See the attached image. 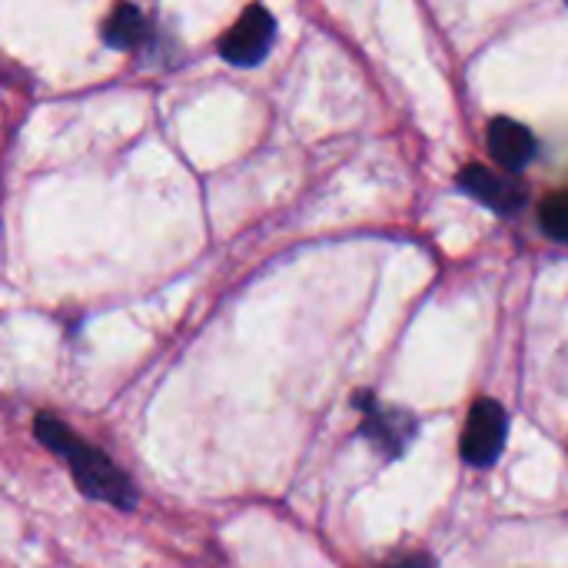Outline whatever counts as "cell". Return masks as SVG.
Here are the masks:
<instances>
[{
  "instance_id": "obj_6",
  "label": "cell",
  "mask_w": 568,
  "mask_h": 568,
  "mask_svg": "<svg viewBox=\"0 0 568 568\" xmlns=\"http://www.w3.org/2000/svg\"><path fill=\"white\" fill-rule=\"evenodd\" d=\"M366 436L389 456H399L406 443L413 439V419L399 409L389 406H373L366 409Z\"/></svg>"
},
{
  "instance_id": "obj_4",
  "label": "cell",
  "mask_w": 568,
  "mask_h": 568,
  "mask_svg": "<svg viewBox=\"0 0 568 568\" xmlns=\"http://www.w3.org/2000/svg\"><path fill=\"white\" fill-rule=\"evenodd\" d=\"M459 186L469 190L479 203L493 206L496 213H516L526 203V190L519 183H513V180H506V176H499L479 163H473L459 173Z\"/></svg>"
},
{
  "instance_id": "obj_2",
  "label": "cell",
  "mask_w": 568,
  "mask_h": 568,
  "mask_svg": "<svg viewBox=\"0 0 568 568\" xmlns=\"http://www.w3.org/2000/svg\"><path fill=\"white\" fill-rule=\"evenodd\" d=\"M273 40H276V20L270 17V10L246 7L240 13V20L220 40V53H223V60H230L236 67H256L270 53Z\"/></svg>"
},
{
  "instance_id": "obj_5",
  "label": "cell",
  "mask_w": 568,
  "mask_h": 568,
  "mask_svg": "<svg viewBox=\"0 0 568 568\" xmlns=\"http://www.w3.org/2000/svg\"><path fill=\"white\" fill-rule=\"evenodd\" d=\"M486 143H489V153L496 156L499 166L506 170H523L532 163L536 156V136L529 126L509 120V116H496L486 130Z\"/></svg>"
},
{
  "instance_id": "obj_1",
  "label": "cell",
  "mask_w": 568,
  "mask_h": 568,
  "mask_svg": "<svg viewBox=\"0 0 568 568\" xmlns=\"http://www.w3.org/2000/svg\"><path fill=\"white\" fill-rule=\"evenodd\" d=\"M33 429H37V439H40L50 453H57V456L67 459L70 473H73V483L80 486V493H83L87 499L110 503V506H116V509H123V513L136 506L133 483L120 473V466H116L106 453L87 446L80 436H73V433H70L60 419H53V416H37V426H33Z\"/></svg>"
},
{
  "instance_id": "obj_3",
  "label": "cell",
  "mask_w": 568,
  "mask_h": 568,
  "mask_svg": "<svg viewBox=\"0 0 568 568\" xmlns=\"http://www.w3.org/2000/svg\"><path fill=\"white\" fill-rule=\"evenodd\" d=\"M506 433H509V423H506L503 406L493 399H479L466 419V433H463V446H459L466 463H473V466L496 463L506 446Z\"/></svg>"
},
{
  "instance_id": "obj_8",
  "label": "cell",
  "mask_w": 568,
  "mask_h": 568,
  "mask_svg": "<svg viewBox=\"0 0 568 568\" xmlns=\"http://www.w3.org/2000/svg\"><path fill=\"white\" fill-rule=\"evenodd\" d=\"M542 230L552 240L568 243V193H556L542 203Z\"/></svg>"
},
{
  "instance_id": "obj_9",
  "label": "cell",
  "mask_w": 568,
  "mask_h": 568,
  "mask_svg": "<svg viewBox=\"0 0 568 568\" xmlns=\"http://www.w3.org/2000/svg\"><path fill=\"white\" fill-rule=\"evenodd\" d=\"M383 568H436V566H433V559H426V556H403V559H396V562H386Z\"/></svg>"
},
{
  "instance_id": "obj_7",
  "label": "cell",
  "mask_w": 568,
  "mask_h": 568,
  "mask_svg": "<svg viewBox=\"0 0 568 568\" xmlns=\"http://www.w3.org/2000/svg\"><path fill=\"white\" fill-rule=\"evenodd\" d=\"M100 37L113 50H133L146 37V20H143V13L133 3H113V10L103 17Z\"/></svg>"
}]
</instances>
